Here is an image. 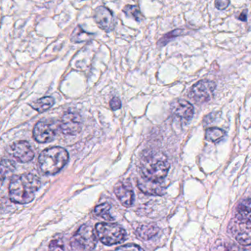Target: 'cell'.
<instances>
[{
    "label": "cell",
    "instance_id": "1",
    "mask_svg": "<svg viewBox=\"0 0 251 251\" xmlns=\"http://www.w3.org/2000/svg\"><path fill=\"white\" fill-rule=\"evenodd\" d=\"M41 185L40 179L32 173L14 176L9 185L10 199L15 203H29L34 199Z\"/></svg>",
    "mask_w": 251,
    "mask_h": 251
},
{
    "label": "cell",
    "instance_id": "2",
    "mask_svg": "<svg viewBox=\"0 0 251 251\" xmlns=\"http://www.w3.org/2000/svg\"><path fill=\"white\" fill-rule=\"evenodd\" d=\"M170 169L167 156L161 152H151L145 155L141 163L144 177L155 181L165 178Z\"/></svg>",
    "mask_w": 251,
    "mask_h": 251
},
{
    "label": "cell",
    "instance_id": "3",
    "mask_svg": "<svg viewBox=\"0 0 251 251\" xmlns=\"http://www.w3.org/2000/svg\"><path fill=\"white\" fill-rule=\"evenodd\" d=\"M68 161L67 150L61 147H53L42 151L39 157V165L44 174L52 176L61 171Z\"/></svg>",
    "mask_w": 251,
    "mask_h": 251
},
{
    "label": "cell",
    "instance_id": "4",
    "mask_svg": "<svg viewBox=\"0 0 251 251\" xmlns=\"http://www.w3.org/2000/svg\"><path fill=\"white\" fill-rule=\"evenodd\" d=\"M97 235L102 243L106 245L121 243L126 237V230L116 223H101L95 227Z\"/></svg>",
    "mask_w": 251,
    "mask_h": 251
},
{
    "label": "cell",
    "instance_id": "5",
    "mask_svg": "<svg viewBox=\"0 0 251 251\" xmlns=\"http://www.w3.org/2000/svg\"><path fill=\"white\" fill-rule=\"evenodd\" d=\"M98 240L95 232L91 226H80L71 239L72 249L78 251H90L95 249Z\"/></svg>",
    "mask_w": 251,
    "mask_h": 251
},
{
    "label": "cell",
    "instance_id": "6",
    "mask_svg": "<svg viewBox=\"0 0 251 251\" xmlns=\"http://www.w3.org/2000/svg\"><path fill=\"white\" fill-rule=\"evenodd\" d=\"M216 84L208 80H201L195 83L189 92V98L198 103L208 102L212 98Z\"/></svg>",
    "mask_w": 251,
    "mask_h": 251
},
{
    "label": "cell",
    "instance_id": "7",
    "mask_svg": "<svg viewBox=\"0 0 251 251\" xmlns=\"http://www.w3.org/2000/svg\"><path fill=\"white\" fill-rule=\"evenodd\" d=\"M61 131L66 135H76L82 128V120L80 114L73 111L65 113L60 124Z\"/></svg>",
    "mask_w": 251,
    "mask_h": 251
},
{
    "label": "cell",
    "instance_id": "8",
    "mask_svg": "<svg viewBox=\"0 0 251 251\" xmlns=\"http://www.w3.org/2000/svg\"><path fill=\"white\" fill-rule=\"evenodd\" d=\"M171 112L175 118L183 124L189 123L194 115L192 104L185 100H177L171 104Z\"/></svg>",
    "mask_w": 251,
    "mask_h": 251
},
{
    "label": "cell",
    "instance_id": "9",
    "mask_svg": "<svg viewBox=\"0 0 251 251\" xmlns=\"http://www.w3.org/2000/svg\"><path fill=\"white\" fill-rule=\"evenodd\" d=\"M56 134V128L52 123L39 122L33 128V138L39 143L52 142Z\"/></svg>",
    "mask_w": 251,
    "mask_h": 251
},
{
    "label": "cell",
    "instance_id": "10",
    "mask_svg": "<svg viewBox=\"0 0 251 251\" xmlns=\"http://www.w3.org/2000/svg\"><path fill=\"white\" fill-rule=\"evenodd\" d=\"M94 19L100 28L106 32L114 30L116 21L112 12L106 7H98L94 14Z\"/></svg>",
    "mask_w": 251,
    "mask_h": 251
},
{
    "label": "cell",
    "instance_id": "11",
    "mask_svg": "<svg viewBox=\"0 0 251 251\" xmlns=\"http://www.w3.org/2000/svg\"><path fill=\"white\" fill-rule=\"evenodd\" d=\"M114 193L122 204L130 207L134 201V192L131 183L128 180H122L114 186Z\"/></svg>",
    "mask_w": 251,
    "mask_h": 251
},
{
    "label": "cell",
    "instance_id": "12",
    "mask_svg": "<svg viewBox=\"0 0 251 251\" xmlns=\"http://www.w3.org/2000/svg\"><path fill=\"white\" fill-rule=\"evenodd\" d=\"M11 155L21 163H27L34 158V152L30 144L25 141H19L13 144L10 151Z\"/></svg>",
    "mask_w": 251,
    "mask_h": 251
},
{
    "label": "cell",
    "instance_id": "13",
    "mask_svg": "<svg viewBox=\"0 0 251 251\" xmlns=\"http://www.w3.org/2000/svg\"><path fill=\"white\" fill-rule=\"evenodd\" d=\"M138 186L146 195L161 196L166 192L165 186L161 181L149 180L145 177L138 180Z\"/></svg>",
    "mask_w": 251,
    "mask_h": 251
},
{
    "label": "cell",
    "instance_id": "14",
    "mask_svg": "<svg viewBox=\"0 0 251 251\" xmlns=\"http://www.w3.org/2000/svg\"><path fill=\"white\" fill-rule=\"evenodd\" d=\"M236 217L242 223L251 222V200L250 198L242 201L237 208Z\"/></svg>",
    "mask_w": 251,
    "mask_h": 251
},
{
    "label": "cell",
    "instance_id": "15",
    "mask_svg": "<svg viewBox=\"0 0 251 251\" xmlns=\"http://www.w3.org/2000/svg\"><path fill=\"white\" fill-rule=\"evenodd\" d=\"M158 228L152 224L142 225L136 230L138 236L144 240H149L158 233Z\"/></svg>",
    "mask_w": 251,
    "mask_h": 251
},
{
    "label": "cell",
    "instance_id": "16",
    "mask_svg": "<svg viewBox=\"0 0 251 251\" xmlns=\"http://www.w3.org/2000/svg\"><path fill=\"white\" fill-rule=\"evenodd\" d=\"M53 98L52 97H45L31 104V107L39 113L45 112L54 105Z\"/></svg>",
    "mask_w": 251,
    "mask_h": 251
},
{
    "label": "cell",
    "instance_id": "17",
    "mask_svg": "<svg viewBox=\"0 0 251 251\" xmlns=\"http://www.w3.org/2000/svg\"><path fill=\"white\" fill-rule=\"evenodd\" d=\"M111 206L108 202L100 204L95 208V214L107 221H113L114 217L111 214Z\"/></svg>",
    "mask_w": 251,
    "mask_h": 251
},
{
    "label": "cell",
    "instance_id": "18",
    "mask_svg": "<svg viewBox=\"0 0 251 251\" xmlns=\"http://www.w3.org/2000/svg\"><path fill=\"white\" fill-rule=\"evenodd\" d=\"M184 29H176V30H173V31L164 35V36L158 40L157 45H158V48L164 47L165 45H167V44L170 43L173 39L178 37V36H182V35L184 34Z\"/></svg>",
    "mask_w": 251,
    "mask_h": 251
},
{
    "label": "cell",
    "instance_id": "19",
    "mask_svg": "<svg viewBox=\"0 0 251 251\" xmlns=\"http://www.w3.org/2000/svg\"><path fill=\"white\" fill-rule=\"evenodd\" d=\"M226 135V132L217 127H211L207 129L205 132V138L211 142H217L221 140Z\"/></svg>",
    "mask_w": 251,
    "mask_h": 251
},
{
    "label": "cell",
    "instance_id": "20",
    "mask_svg": "<svg viewBox=\"0 0 251 251\" xmlns=\"http://www.w3.org/2000/svg\"><path fill=\"white\" fill-rule=\"evenodd\" d=\"M92 36V34L84 31V30H83L80 26H78V27H76L75 30L73 32L72 40L73 42L80 43V42L89 40Z\"/></svg>",
    "mask_w": 251,
    "mask_h": 251
},
{
    "label": "cell",
    "instance_id": "21",
    "mask_svg": "<svg viewBox=\"0 0 251 251\" xmlns=\"http://www.w3.org/2000/svg\"><path fill=\"white\" fill-rule=\"evenodd\" d=\"M123 12L125 13V14L127 17H132L138 23H139L142 20V14H141L140 10L136 5H126L124 9H123Z\"/></svg>",
    "mask_w": 251,
    "mask_h": 251
},
{
    "label": "cell",
    "instance_id": "22",
    "mask_svg": "<svg viewBox=\"0 0 251 251\" xmlns=\"http://www.w3.org/2000/svg\"><path fill=\"white\" fill-rule=\"evenodd\" d=\"M14 170L12 164L8 161H2L0 162V188L5 181L7 174L11 170Z\"/></svg>",
    "mask_w": 251,
    "mask_h": 251
},
{
    "label": "cell",
    "instance_id": "23",
    "mask_svg": "<svg viewBox=\"0 0 251 251\" xmlns=\"http://www.w3.org/2000/svg\"><path fill=\"white\" fill-rule=\"evenodd\" d=\"M236 240L242 245L249 246L251 244V230L239 232L236 236Z\"/></svg>",
    "mask_w": 251,
    "mask_h": 251
},
{
    "label": "cell",
    "instance_id": "24",
    "mask_svg": "<svg viewBox=\"0 0 251 251\" xmlns=\"http://www.w3.org/2000/svg\"><path fill=\"white\" fill-rule=\"evenodd\" d=\"M230 4V0H215V7L220 11L226 9Z\"/></svg>",
    "mask_w": 251,
    "mask_h": 251
},
{
    "label": "cell",
    "instance_id": "25",
    "mask_svg": "<svg viewBox=\"0 0 251 251\" xmlns=\"http://www.w3.org/2000/svg\"><path fill=\"white\" fill-rule=\"evenodd\" d=\"M50 250H64V245H63L62 241L58 239V240H53L50 242L49 246Z\"/></svg>",
    "mask_w": 251,
    "mask_h": 251
},
{
    "label": "cell",
    "instance_id": "26",
    "mask_svg": "<svg viewBox=\"0 0 251 251\" xmlns=\"http://www.w3.org/2000/svg\"><path fill=\"white\" fill-rule=\"evenodd\" d=\"M117 251H139V250H143L141 247L138 246L136 245H133V244H128V245H123V246L119 247L117 248Z\"/></svg>",
    "mask_w": 251,
    "mask_h": 251
},
{
    "label": "cell",
    "instance_id": "27",
    "mask_svg": "<svg viewBox=\"0 0 251 251\" xmlns=\"http://www.w3.org/2000/svg\"><path fill=\"white\" fill-rule=\"evenodd\" d=\"M122 106V102L118 98H114L110 101V107L113 111L120 109Z\"/></svg>",
    "mask_w": 251,
    "mask_h": 251
},
{
    "label": "cell",
    "instance_id": "28",
    "mask_svg": "<svg viewBox=\"0 0 251 251\" xmlns=\"http://www.w3.org/2000/svg\"><path fill=\"white\" fill-rule=\"evenodd\" d=\"M238 20H241L242 22L247 21V11H243L240 15L238 17Z\"/></svg>",
    "mask_w": 251,
    "mask_h": 251
}]
</instances>
